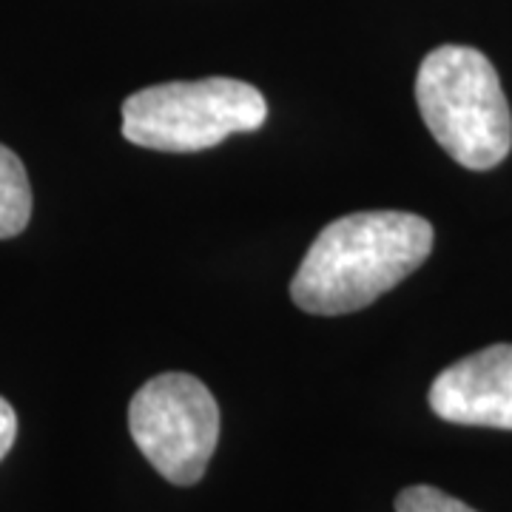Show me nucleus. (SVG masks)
<instances>
[{
  "instance_id": "1",
  "label": "nucleus",
  "mask_w": 512,
  "mask_h": 512,
  "mask_svg": "<svg viewBox=\"0 0 512 512\" xmlns=\"http://www.w3.org/2000/svg\"><path fill=\"white\" fill-rule=\"evenodd\" d=\"M433 225L407 211H359L322 228L291 282L296 308L342 316L367 308L424 265Z\"/></svg>"
},
{
  "instance_id": "2",
  "label": "nucleus",
  "mask_w": 512,
  "mask_h": 512,
  "mask_svg": "<svg viewBox=\"0 0 512 512\" xmlns=\"http://www.w3.org/2000/svg\"><path fill=\"white\" fill-rule=\"evenodd\" d=\"M416 103L458 165L490 171L512 148V114L495 66L473 46H439L421 60Z\"/></svg>"
},
{
  "instance_id": "3",
  "label": "nucleus",
  "mask_w": 512,
  "mask_h": 512,
  "mask_svg": "<svg viewBox=\"0 0 512 512\" xmlns=\"http://www.w3.org/2000/svg\"><path fill=\"white\" fill-rule=\"evenodd\" d=\"M262 92L234 77L180 80L140 89L123 100V137L151 151L188 154L220 146L231 134L262 128Z\"/></svg>"
},
{
  "instance_id": "4",
  "label": "nucleus",
  "mask_w": 512,
  "mask_h": 512,
  "mask_svg": "<svg viewBox=\"0 0 512 512\" xmlns=\"http://www.w3.org/2000/svg\"><path fill=\"white\" fill-rule=\"evenodd\" d=\"M128 430L165 481L191 487L205 476L217 450L220 407L197 376L163 373L134 393Z\"/></svg>"
},
{
  "instance_id": "5",
  "label": "nucleus",
  "mask_w": 512,
  "mask_h": 512,
  "mask_svg": "<svg viewBox=\"0 0 512 512\" xmlns=\"http://www.w3.org/2000/svg\"><path fill=\"white\" fill-rule=\"evenodd\" d=\"M427 399L450 424L512 430V345H490L444 367Z\"/></svg>"
},
{
  "instance_id": "6",
  "label": "nucleus",
  "mask_w": 512,
  "mask_h": 512,
  "mask_svg": "<svg viewBox=\"0 0 512 512\" xmlns=\"http://www.w3.org/2000/svg\"><path fill=\"white\" fill-rule=\"evenodd\" d=\"M32 217V188L12 148L0 146V239L18 237Z\"/></svg>"
},
{
  "instance_id": "7",
  "label": "nucleus",
  "mask_w": 512,
  "mask_h": 512,
  "mask_svg": "<svg viewBox=\"0 0 512 512\" xmlns=\"http://www.w3.org/2000/svg\"><path fill=\"white\" fill-rule=\"evenodd\" d=\"M396 512H476L467 507L464 501H458L453 495H447L439 487L430 484H416L407 487L396 498Z\"/></svg>"
},
{
  "instance_id": "8",
  "label": "nucleus",
  "mask_w": 512,
  "mask_h": 512,
  "mask_svg": "<svg viewBox=\"0 0 512 512\" xmlns=\"http://www.w3.org/2000/svg\"><path fill=\"white\" fill-rule=\"evenodd\" d=\"M15 436H18V416L12 410V404L6 402V399H0V461L12 450Z\"/></svg>"
}]
</instances>
